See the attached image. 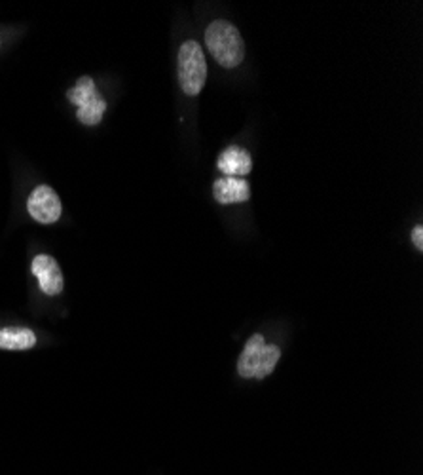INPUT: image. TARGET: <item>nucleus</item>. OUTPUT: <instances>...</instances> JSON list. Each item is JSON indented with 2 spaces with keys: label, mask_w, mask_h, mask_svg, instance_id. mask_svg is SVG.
I'll return each mask as SVG.
<instances>
[{
  "label": "nucleus",
  "mask_w": 423,
  "mask_h": 475,
  "mask_svg": "<svg viewBox=\"0 0 423 475\" xmlns=\"http://www.w3.org/2000/svg\"><path fill=\"white\" fill-rule=\"evenodd\" d=\"M69 101L72 105H77L79 121L86 126H97L103 121V114L107 111V101H104L99 92L94 79L82 77L67 92Z\"/></svg>",
  "instance_id": "4"
},
{
  "label": "nucleus",
  "mask_w": 423,
  "mask_h": 475,
  "mask_svg": "<svg viewBox=\"0 0 423 475\" xmlns=\"http://www.w3.org/2000/svg\"><path fill=\"white\" fill-rule=\"evenodd\" d=\"M207 79L205 55L195 40H187L178 50V84L187 96H198Z\"/></svg>",
  "instance_id": "3"
},
{
  "label": "nucleus",
  "mask_w": 423,
  "mask_h": 475,
  "mask_svg": "<svg viewBox=\"0 0 423 475\" xmlns=\"http://www.w3.org/2000/svg\"><path fill=\"white\" fill-rule=\"evenodd\" d=\"M205 44L220 67L234 69L237 67L245 57L244 38H241L237 29L224 20H217L207 27L205 31Z\"/></svg>",
  "instance_id": "1"
},
{
  "label": "nucleus",
  "mask_w": 423,
  "mask_h": 475,
  "mask_svg": "<svg viewBox=\"0 0 423 475\" xmlns=\"http://www.w3.org/2000/svg\"><path fill=\"white\" fill-rule=\"evenodd\" d=\"M412 240H414V246L421 251V249H423V227H421V225H418V227L414 229V232H412Z\"/></svg>",
  "instance_id": "10"
},
{
  "label": "nucleus",
  "mask_w": 423,
  "mask_h": 475,
  "mask_svg": "<svg viewBox=\"0 0 423 475\" xmlns=\"http://www.w3.org/2000/svg\"><path fill=\"white\" fill-rule=\"evenodd\" d=\"M27 210H29V215H31L37 222H42V225H52V222H55L59 217H62L63 205L57 196V192L52 187L40 185L31 192V196H29Z\"/></svg>",
  "instance_id": "5"
},
{
  "label": "nucleus",
  "mask_w": 423,
  "mask_h": 475,
  "mask_svg": "<svg viewBox=\"0 0 423 475\" xmlns=\"http://www.w3.org/2000/svg\"><path fill=\"white\" fill-rule=\"evenodd\" d=\"M217 166L224 173V177H239V179H245L253 170V160L249 151H245L244 146L230 145L226 146L219 156Z\"/></svg>",
  "instance_id": "7"
},
{
  "label": "nucleus",
  "mask_w": 423,
  "mask_h": 475,
  "mask_svg": "<svg viewBox=\"0 0 423 475\" xmlns=\"http://www.w3.org/2000/svg\"><path fill=\"white\" fill-rule=\"evenodd\" d=\"M281 350L276 345H266L262 335H253L239 355L237 373L244 379H264L276 369Z\"/></svg>",
  "instance_id": "2"
},
{
  "label": "nucleus",
  "mask_w": 423,
  "mask_h": 475,
  "mask_svg": "<svg viewBox=\"0 0 423 475\" xmlns=\"http://www.w3.org/2000/svg\"><path fill=\"white\" fill-rule=\"evenodd\" d=\"M33 274L38 278V286L44 295L55 296L63 291L65 279L62 271H59V264L54 257L50 255H37L31 264Z\"/></svg>",
  "instance_id": "6"
},
{
  "label": "nucleus",
  "mask_w": 423,
  "mask_h": 475,
  "mask_svg": "<svg viewBox=\"0 0 423 475\" xmlns=\"http://www.w3.org/2000/svg\"><path fill=\"white\" fill-rule=\"evenodd\" d=\"M37 345V335L27 328L0 329V348L3 350H29Z\"/></svg>",
  "instance_id": "9"
},
{
  "label": "nucleus",
  "mask_w": 423,
  "mask_h": 475,
  "mask_svg": "<svg viewBox=\"0 0 423 475\" xmlns=\"http://www.w3.org/2000/svg\"><path fill=\"white\" fill-rule=\"evenodd\" d=\"M213 196L222 205L241 204L251 198V187L245 179H239V177H220L213 185Z\"/></svg>",
  "instance_id": "8"
}]
</instances>
